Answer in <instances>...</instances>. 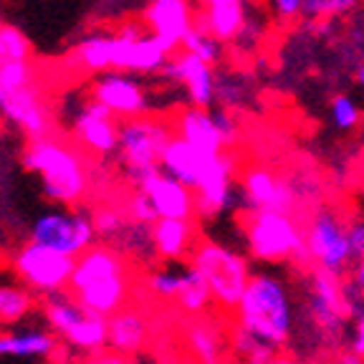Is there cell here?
I'll list each match as a JSON object with an SVG mask.
<instances>
[{
	"label": "cell",
	"mask_w": 364,
	"mask_h": 364,
	"mask_svg": "<svg viewBox=\"0 0 364 364\" xmlns=\"http://www.w3.org/2000/svg\"><path fill=\"white\" fill-rule=\"evenodd\" d=\"M190 266L210 286L213 304L230 314L238 309L240 299L245 296V289L256 273L245 253L220 243V240H200L190 256Z\"/></svg>",
	"instance_id": "cell-6"
},
{
	"label": "cell",
	"mask_w": 364,
	"mask_h": 364,
	"mask_svg": "<svg viewBox=\"0 0 364 364\" xmlns=\"http://www.w3.org/2000/svg\"><path fill=\"white\" fill-rule=\"evenodd\" d=\"M208 159L210 157H203V154L190 147L188 142L172 136L170 144H167L165 152H162V159H159V172H165L167 177L182 182L185 188H190L195 193L200 180H203Z\"/></svg>",
	"instance_id": "cell-25"
},
{
	"label": "cell",
	"mask_w": 364,
	"mask_h": 364,
	"mask_svg": "<svg viewBox=\"0 0 364 364\" xmlns=\"http://www.w3.org/2000/svg\"><path fill=\"white\" fill-rule=\"evenodd\" d=\"M119 124L122 122H117V117H112L97 99H84L76 107L74 119H71L76 142L86 152L97 154V157L117 154V147H119Z\"/></svg>",
	"instance_id": "cell-17"
},
{
	"label": "cell",
	"mask_w": 364,
	"mask_h": 364,
	"mask_svg": "<svg viewBox=\"0 0 364 364\" xmlns=\"http://www.w3.org/2000/svg\"><path fill=\"white\" fill-rule=\"evenodd\" d=\"M347 230H349V248H352L354 263L364 261V213L362 215L347 218Z\"/></svg>",
	"instance_id": "cell-39"
},
{
	"label": "cell",
	"mask_w": 364,
	"mask_h": 364,
	"mask_svg": "<svg viewBox=\"0 0 364 364\" xmlns=\"http://www.w3.org/2000/svg\"><path fill=\"white\" fill-rule=\"evenodd\" d=\"M165 79L182 84L188 91V99L193 107L210 109L218 102V76L213 66L200 61L198 56L185 51H175L165 66Z\"/></svg>",
	"instance_id": "cell-19"
},
{
	"label": "cell",
	"mask_w": 364,
	"mask_h": 364,
	"mask_svg": "<svg viewBox=\"0 0 364 364\" xmlns=\"http://www.w3.org/2000/svg\"><path fill=\"white\" fill-rule=\"evenodd\" d=\"M349 284L354 286V291H357L359 296L364 299V261H359V263H354L352 266V271H349Z\"/></svg>",
	"instance_id": "cell-43"
},
{
	"label": "cell",
	"mask_w": 364,
	"mask_h": 364,
	"mask_svg": "<svg viewBox=\"0 0 364 364\" xmlns=\"http://www.w3.org/2000/svg\"><path fill=\"white\" fill-rule=\"evenodd\" d=\"M0 114L33 142L51 136V109L36 84L21 91H0Z\"/></svg>",
	"instance_id": "cell-18"
},
{
	"label": "cell",
	"mask_w": 364,
	"mask_h": 364,
	"mask_svg": "<svg viewBox=\"0 0 364 364\" xmlns=\"http://www.w3.org/2000/svg\"><path fill=\"white\" fill-rule=\"evenodd\" d=\"M233 329L281 357L299 331V296L289 279L271 268L253 273L245 296L233 311Z\"/></svg>",
	"instance_id": "cell-2"
},
{
	"label": "cell",
	"mask_w": 364,
	"mask_h": 364,
	"mask_svg": "<svg viewBox=\"0 0 364 364\" xmlns=\"http://www.w3.org/2000/svg\"><path fill=\"white\" fill-rule=\"evenodd\" d=\"M36 311V294L23 284H0V326H18Z\"/></svg>",
	"instance_id": "cell-28"
},
{
	"label": "cell",
	"mask_w": 364,
	"mask_h": 364,
	"mask_svg": "<svg viewBox=\"0 0 364 364\" xmlns=\"http://www.w3.org/2000/svg\"><path fill=\"white\" fill-rule=\"evenodd\" d=\"M41 311L48 329L76 352H84L89 357L109 349V318L89 314L68 291L43 299Z\"/></svg>",
	"instance_id": "cell-9"
},
{
	"label": "cell",
	"mask_w": 364,
	"mask_h": 364,
	"mask_svg": "<svg viewBox=\"0 0 364 364\" xmlns=\"http://www.w3.org/2000/svg\"><path fill=\"white\" fill-rule=\"evenodd\" d=\"M359 6V0H306L304 18L309 21H334L344 18Z\"/></svg>",
	"instance_id": "cell-34"
},
{
	"label": "cell",
	"mask_w": 364,
	"mask_h": 364,
	"mask_svg": "<svg viewBox=\"0 0 364 364\" xmlns=\"http://www.w3.org/2000/svg\"><path fill=\"white\" fill-rule=\"evenodd\" d=\"M175 136L198 149L203 157H218L238 142V122L228 109L188 107L177 114Z\"/></svg>",
	"instance_id": "cell-12"
},
{
	"label": "cell",
	"mask_w": 364,
	"mask_h": 364,
	"mask_svg": "<svg viewBox=\"0 0 364 364\" xmlns=\"http://www.w3.org/2000/svg\"><path fill=\"white\" fill-rule=\"evenodd\" d=\"M362 296L349 279L306 268L299 284V331L296 341L304 359L339 357L349 347L354 311L362 306Z\"/></svg>",
	"instance_id": "cell-1"
},
{
	"label": "cell",
	"mask_w": 364,
	"mask_h": 364,
	"mask_svg": "<svg viewBox=\"0 0 364 364\" xmlns=\"http://www.w3.org/2000/svg\"><path fill=\"white\" fill-rule=\"evenodd\" d=\"M23 165L41 177V193L53 205L71 208L89 193V170L84 154L53 136L31 142L23 154Z\"/></svg>",
	"instance_id": "cell-4"
},
{
	"label": "cell",
	"mask_w": 364,
	"mask_h": 364,
	"mask_svg": "<svg viewBox=\"0 0 364 364\" xmlns=\"http://www.w3.org/2000/svg\"><path fill=\"white\" fill-rule=\"evenodd\" d=\"M172 51L159 38H154L147 26L136 21L124 23L114 36V61L112 71L124 74H157L165 71Z\"/></svg>",
	"instance_id": "cell-13"
},
{
	"label": "cell",
	"mask_w": 364,
	"mask_h": 364,
	"mask_svg": "<svg viewBox=\"0 0 364 364\" xmlns=\"http://www.w3.org/2000/svg\"><path fill=\"white\" fill-rule=\"evenodd\" d=\"M182 268L180 263H165V266L154 268L147 276V289L154 299L177 304V296L182 289Z\"/></svg>",
	"instance_id": "cell-31"
},
{
	"label": "cell",
	"mask_w": 364,
	"mask_h": 364,
	"mask_svg": "<svg viewBox=\"0 0 364 364\" xmlns=\"http://www.w3.org/2000/svg\"><path fill=\"white\" fill-rule=\"evenodd\" d=\"M200 3H203V0H200Z\"/></svg>",
	"instance_id": "cell-48"
},
{
	"label": "cell",
	"mask_w": 364,
	"mask_h": 364,
	"mask_svg": "<svg viewBox=\"0 0 364 364\" xmlns=\"http://www.w3.org/2000/svg\"><path fill=\"white\" fill-rule=\"evenodd\" d=\"M180 51L193 53V56H198L200 61H205L208 66H215V63H220V58H223V43L215 38V36L208 33L205 28L195 26V28L185 36Z\"/></svg>",
	"instance_id": "cell-32"
},
{
	"label": "cell",
	"mask_w": 364,
	"mask_h": 364,
	"mask_svg": "<svg viewBox=\"0 0 364 364\" xmlns=\"http://www.w3.org/2000/svg\"><path fill=\"white\" fill-rule=\"evenodd\" d=\"M149 341V321L139 309H122L109 318V349L127 357L139 354Z\"/></svg>",
	"instance_id": "cell-26"
},
{
	"label": "cell",
	"mask_w": 364,
	"mask_h": 364,
	"mask_svg": "<svg viewBox=\"0 0 364 364\" xmlns=\"http://www.w3.org/2000/svg\"><path fill=\"white\" fill-rule=\"evenodd\" d=\"M248 23L250 16L245 0H203V16L198 26L215 36L220 43L238 41Z\"/></svg>",
	"instance_id": "cell-23"
},
{
	"label": "cell",
	"mask_w": 364,
	"mask_h": 364,
	"mask_svg": "<svg viewBox=\"0 0 364 364\" xmlns=\"http://www.w3.org/2000/svg\"><path fill=\"white\" fill-rule=\"evenodd\" d=\"M97 228L86 213L53 208L41 213L31 225V243L51 248L68 258H81L89 248H94Z\"/></svg>",
	"instance_id": "cell-11"
},
{
	"label": "cell",
	"mask_w": 364,
	"mask_h": 364,
	"mask_svg": "<svg viewBox=\"0 0 364 364\" xmlns=\"http://www.w3.org/2000/svg\"><path fill=\"white\" fill-rule=\"evenodd\" d=\"M0 31H3V26H0ZM6 61V56H3V46H0V63Z\"/></svg>",
	"instance_id": "cell-47"
},
{
	"label": "cell",
	"mask_w": 364,
	"mask_h": 364,
	"mask_svg": "<svg viewBox=\"0 0 364 364\" xmlns=\"http://www.w3.org/2000/svg\"><path fill=\"white\" fill-rule=\"evenodd\" d=\"M334 364H364V359L357 357V354L349 352V349H347V352H341L339 357L334 359Z\"/></svg>",
	"instance_id": "cell-44"
},
{
	"label": "cell",
	"mask_w": 364,
	"mask_h": 364,
	"mask_svg": "<svg viewBox=\"0 0 364 364\" xmlns=\"http://www.w3.org/2000/svg\"><path fill=\"white\" fill-rule=\"evenodd\" d=\"M139 193L147 195L152 203L157 220H195L198 218V200L190 188L182 182L167 177L165 172H157L149 180L139 185Z\"/></svg>",
	"instance_id": "cell-21"
},
{
	"label": "cell",
	"mask_w": 364,
	"mask_h": 364,
	"mask_svg": "<svg viewBox=\"0 0 364 364\" xmlns=\"http://www.w3.org/2000/svg\"><path fill=\"white\" fill-rule=\"evenodd\" d=\"M94 228H97V235L102 240H107V245H112L114 240L119 243L122 233H124L127 223H129V218H124L119 210H114V208H102V210L94 213Z\"/></svg>",
	"instance_id": "cell-36"
},
{
	"label": "cell",
	"mask_w": 364,
	"mask_h": 364,
	"mask_svg": "<svg viewBox=\"0 0 364 364\" xmlns=\"http://www.w3.org/2000/svg\"><path fill=\"white\" fill-rule=\"evenodd\" d=\"M357 86H359V89L364 91V63H362V66L357 68Z\"/></svg>",
	"instance_id": "cell-46"
},
{
	"label": "cell",
	"mask_w": 364,
	"mask_h": 364,
	"mask_svg": "<svg viewBox=\"0 0 364 364\" xmlns=\"http://www.w3.org/2000/svg\"><path fill=\"white\" fill-rule=\"evenodd\" d=\"M245 256L261 266H286L304 258V225L294 213L253 210L240 223Z\"/></svg>",
	"instance_id": "cell-5"
},
{
	"label": "cell",
	"mask_w": 364,
	"mask_h": 364,
	"mask_svg": "<svg viewBox=\"0 0 364 364\" xmlns=\"http://www.w3.org/2000/svg\"><path fill=\"white\" fill-rule=\"evenodd\" d=\"M144 26L172 53L182 48V41L195 28V16L190 0H149L144 8Z\"/></svg>",
	"instance_id": "cell-20"
},
{
	"label": "cell",
	"mask_w": 364,
	"mask_h": 364,
	"mask_svg": "<svg viewBox=\"0 0 364 364\" xmlns=\"http://www.w3.org/2000/svg\"><path fill=\"white\" fill-rule=\"evenodd\" d=\"M228 341L230 339H225L223 329L210 318H193L185 329V344L200 364H223Z\"/></svg>",
	"instance_id": "cell-27"
},
{
	"label": "cell",
	"mask_w": 364,
	"mask_h": 364,
	"mask_svg": "<svg viewBox=\"0 0 364 364\" xmlns=\"http://www.w3.org/2000/svg\"><path fill=\"white\" fill-rule=\"evenodd\" d=\"M11 266L26 289L48 299V296H58L68 291L76 268V258H68L63 253H56V250L43 248V245H36L28 240L13 253Z\"/></svg>",
	"instance_id": "cell-10"
},
{
	"label": "cell",
	"mask_w": 364,
	"mask_h": 364,
	"mask_svg": "<svg viewBox=\"0 0 364 364\" xmlns=\"http://www.w3.org/2000/svg\"><path fill=\"white\" fill-rule=\"evenodd\" d=\"M0 46L6 61H31V43L28 38L13 26H3L0 31Z\"/></svg>",
	"instance_id": "cell-37"
},
{
	"label": "cell",
	"mask_w": 364,
	"mask_h": 364,
	"mask_svg": "<svg viewBox=\"0 0 364 364\" xmlns=\"http://www.w3.org/2000/svg\"><path fill=\"white\" fill-rule=\"evenodd\" d=\"M76 61L89 74H107L112 71L114 61V36L109 33H91L76 46Z\"/></svg>",
	"instance_id": "cell-29"
},
{
	"label": "cell",
	"mask_w": 364,
	"mask_h": 364,
	"mask_svg": "<svg viewBox=\"0 0 364 364\" xmlns=\"http://www.w3.org/2000/svg\"><path fill=\"white\" fill-rule=\"evenodd\" d=\"M172 136H175L172 124L157 117H136V119L122 122L117 157H119L127 180L139 188L144 180L157 175L159 159Z\"/></svg>",
	"instance_id": "cell-8"
},
{
	"label": "cell",
	"mask_w": 364,
	"mask_h": 364,
	"mask_svg": "<svg viewBox=\"0 0 364 364\" xmlns=\"http://www.w3.org/2000/svg\"><path fill=\"white\" fill-rule=\"evenodd\" d=\"M58 354V336L51 329H8L0 331V359L51 362Z\"/></svg>",
	"instance_id": "cell-22"
},
{
	"label": "cell",
	"mask_w": 364,
	"mask_h": 364,
	"mask_svg": "<svg viewBox=\"0 0 364 364\" xmlns=\"http://www.w3.org/2000/svg\"><path fill=\"white\" fill-rule=\"evenodd\" d=\"M195 200H198V218L203 220L223 218L240 205L238 162L230 154V149L208 159L203 180L195 190Z\"/></svg>",
	"instance_id": "cell-14"
},
{
	"label": "cell",
	"mask_w": 364,
	"mask_h": 364,
	"mask_svg": "<svg viewBox=\"0 0 364 364\" xmlns=\"http://www.w3.org/2000/svg\"><path fill=\"white\" fill-rule=\"evenodd\" d=\"M210 304H213L210 286L205 284L203 276L188 263V266L182 268V289L180 296H177V306L185 314H190V316H200V314H205L210 309Z\"/></svg>",
	"instance_id": "cell-30"
},
{
	"label": "cell",
	"mask_w": 364,
	"mask_h": 364,
	"mask_svg": "<svg viewBox=\"0 0 364 364\" xmlns=\"http://www.w3.org/2000/svg\"><path fill=\"white\" fill-rule=\"evenodd\" d=\"M31 61H3L0 63V91H21L33 86Z\"/></svg>",
	"instance_id": "cell-35"
},
{
	"label": "cell",
	"mask_w": 364,
	"mask_h": 364,
	"mask_svg": "<svg viewBox=\"0 0 364 364\" xmlns=\"http://www.w3.org/2000/svg\"><path fill=\"white\" fill-rule=\"evenodd\" d=\"M127 218L134 220V223H144V225H154V223H157L152 203H149L147 195L139 193V190L129 198V205H127Z\"/></svg>",
	"instance_id": "cell-38"
},
{
	"label": "cell",
	"mask_w": 364,
	"mask_h": 364,
	"mask_svg": "<svg viewBox=\"0 0 364 364\" xmlns=\"http://www.w3.org/2000/svg\"><path fill=\"white\" fill-rule=\"evenodd\" d=\"M240 203L245 213L253 210H276V213H294L299 208L301 193L296 185L271 167L253 165L240 175Z\"/></svg>",
	"instance_id": "cell-15"
},
{
	"label": "cell",
	"mask_w": 364,
	"mask_h": 364,
	"mask_svg": "<svg viewBox=\"0 0 364 364\" xmlns=\"http://www.w3.org/2000/svg\"><path fill=\"white\" fill-rule=\"evenodd\" d=\"M91 99H97L104 109L117 119H136L149 109L147 91L142 81L124 71H107L99 74L91 84Z\"/></svg>",
	"instance_id": "cell-16"
},
{
	"label": "cell",
	"mask_w": 364,
	"mask_h": 364,
	"mask_svg": "<svg viewBox=\"0 0 364 364\" xmlns=\"http://www.w3.org/2000/svg\"><path fill=\"white\" fill-rule=\"evenodd\" d=\"M198 245L195 220H157L152 225L154 258L165 263H180L193 256Z\"/></svg>",
	"instance_id": "cell-24"
},
{
	"label": "cell",
	"mask_w": 364,
	"mask_h": 364,
	"mask_svg": "<svg viewBox=\"0 0 364 364\" xmlns=\"http://www.w3.org/2000/svg\"><path fill=\"white\" fill-rule=\"evenodd\" d=\"M329 117L336 129L352 132V129H357L359 122H362V109H359V104L354 102L349 94H336L329 104Z\"/></svg>",
	"instance_id": "cell-33"
},
{
	"label": "cell",
	"mask_w": 364,
	"mask_h": 364,
	"mask_svg": "<svg viewBox=\"0 0 364 364\" xmlns=\"http://www.w3.org/2000/svg\"><path fill=\"white\" fill-rule=\"evenodd\" d=\"M304 258L309 268L347 279L354 266L347 218L331 205H318L304 225Z\"/></svg>",
	"instance_id": "cell-7"
},
{
	"label": "cell",
	"mask_w": 364,
	"mask_h": 364,
	"mask_svg": "<svg viewBox=\"0 0 364 364\" xmlns=\"http://www.w3.org/2000/svg\"><path fill=\"white\" fill-rule=\"evenodd\" d=\"M304 6L306 0H271L273 16L279 21H296L304 16Z\"/></svg>",
	"instance_id": "cell-41"
},
{
	"label": "cell",
	"mask_w": 364,
	"mask_h": 364,
	"mask_svg": "<svg viewBox=\"0 0 364 364\" xmlns=\"http://www.w3.org/2000/svg\"><path fill=\"white\" fill-rule=\"evenodd\" d=\"M349 352H354L357 357L364 359V301L362 306L354 311L352 329H349Z\"/></svg>",
	"instance_id": "cell-40"
},
{
	"label": "cell",
	"mask_w": 364,
	"mask_h": 364,
	"mask_svg": "<svg viewBox=\"0 0 364 364\" xmlns=\"http://www.w3.org/2000/svg\"><path fill=\"white\" fill-rule=\"evenodd\" d=\"M86 364H134V359L127 357V354L114 352V349H102L97 354H89Z\"/></svg>",
	"instance_id": "cell-42"
},
{
	"label": "cell",
	"mask_w": 364,
	"mask_h": 364,
	"mask_svg": "<svg viewBox=\"0 0 364 364\" xmlns=\"http://www.w3.org/2000/svg\"><path fill=\"white\" fill-rule=\"evenodd\" d=\"M132 279L127 258L114 245H94L81 258H76L68 294L94 316L112 318L127 309Z\"/></svg>",
	"instance_id": "cell-3"
},
{
	"label": "cell",
	"mask_w": 364,
	"mask_h": 364,
	"mask_svg": "<svg viewBox=\"0 0 364 364\" xmlns=\"http://www.w3.org/2000/svg\"><path fill=\"white\" fill-rule=\"evenodd\" d=\"M273 364H316V362H311V359H304V357H284V354H281V357L276 359Z\"/></svg>",
	"instance_id": "cell-45"
}]
</instances>
